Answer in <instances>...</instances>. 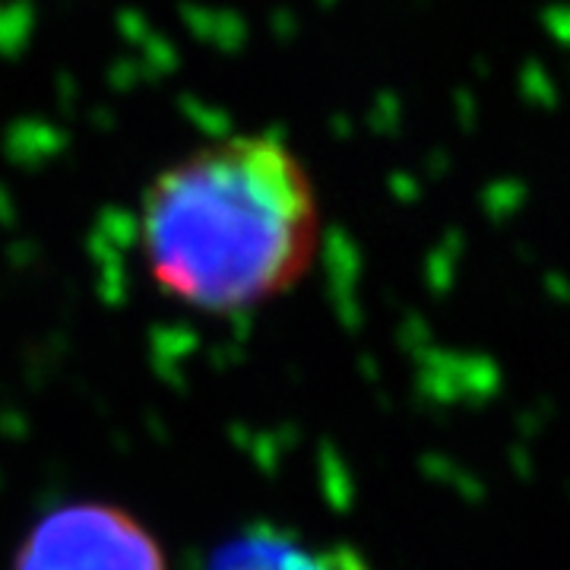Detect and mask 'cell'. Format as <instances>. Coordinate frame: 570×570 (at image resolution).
Segmentation results:
<instances>
[{"mask_svg":"<svg viewBox=\"0 0 570 570\" xmlns=\"http://www.w3.org/2000/svg\"><path fill=\"white\" fill-rule=\"evenodd\" d=\"M321 245L305 163L273 134L204 142L163 168L140 206L153 283L200 314L261 307L302 283Z\"/></svg>","mask_w":570,"mask_h":570,"instance_id":"6da1fadb","label":"cell"},{"mask_svg":"<svg viewBox=\"0 0 570 570\" xmlns=\"http://www.w3.org/2000/svg\"><path fill=\"white\" fill-rule=\"evenodd\" d=\"M13 570H168L159 539L130 510L73 501L22 535Z\"/></svg>","mask_w":570,"mask_h":570,"instance_id":"7a4b0ae2","label":"cell"},{"mask_svg":"<svg viewBox=\"0 0 570 570\" xmlns=\"http://www.w3.org/2000/svg\"><path fill=\"white\" fill-rule=\"evenodd\" d=\"M204 570H371L343 542H317L302 532L250 523L209 551Z\"/></svg>","mask_w":570,"mask_h":570,"instance_id":"3957f363","label":"cell"}]
</instances>
